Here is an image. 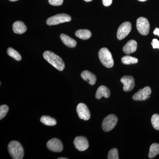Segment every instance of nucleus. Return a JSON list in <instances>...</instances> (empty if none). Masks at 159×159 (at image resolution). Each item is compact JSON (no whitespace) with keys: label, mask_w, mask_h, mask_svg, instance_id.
Instances as JSON below:
<instances>
[{"label":"nucleus","mask_w":159,"mask_h":159,"mask_svg":"<svg viewBox=\"0 0 159 159\" xmlns=\"http://www.w3.org/2000/svg\"><path fill=\"white\" fill-rule=\"evenodd\" d=\"M43 56L44 58L55 68L59 71L63 70L65 67L64 62L57 54L51 51H47L44 52Z\"/></svg>","instance_id":"obj_1"},{"label":"nucleus","mask_w":159,"mask_h":159,"mask_svg":"<svg viewBox=\"0 0 159 159\" xmlns=\"http://www.w3.org/2000/svg\"><path fill=\"white\" fill-rule=\"evenodd\" d=\"M8 151L12 158L22 159L24 156V150L22 146L17 141H11L8 145Z\"/></svg>","instance_id":"obj_2"},{"label":"nucleus","mask_w":159,"mask_h":159,"mask_svg":"<svg viewBox=\"0 0 159 159\" xmlns=\"http://www.w3.org/2000/svg\"><path fill=\"white\" fill-rule=\"evenodd\" d=\"M99 57L100 61L102 65L108 68H111L113 66L114 60L110 51L107 48H102L99 52Z\"/></svg>","instance_id":"obj_3"},{"label":"nucleus","mask_w":159,"mask_h":159,"mask_svg":"<svg viewBox=\"0 0 159 159\" xmlns=\"http://www.w3.org/2000/svg\"><path fill=\"white\" fill-rule=\"evenodd\" d=\"M71 17L68 15L62 13L54 15L49 18L47 20V25L49 26L55 25L58 24L70 21Z\"/></svg>","instance_id":"obj_4"},{"label":"nucleus","mask_w":159,"mask_h":159,"mask_svg":"<svg viewBox=\"0 0 159 159\" xmlns=\"http://www.w3.org/2000/svg\"><path fill=\"white\" fill-rule=\"evenodd\" d=\"M118 122V118L114 115H109L103 119L102 127L105 132H109L115 128Z\"/></svg>","instance_id":"obj_5"},{"label":"nucleus","mask_w":159,"mask_h":159,"mask_svg":"<svg viewBox=\"0 0 159 159\" xmlns=\"http://www.w3.org/2000/svg\"><path fill=\"white\" fill-rule=\"evenodd\" d=\"M137 28L139 33L143 35H146L148 34L150 29V24L147 19L141 17L137 20Z\"/></svg>","instance_id":"obj_6"},{"label":"nucleus","mask_w":159,"mask_h":159,"mask_svg":"<svg viewBox=\"0 0 159 159\" xmlns=\"http://www.w3.org/2000/svg\"><path fill=\"white\" fill-rule=\"evenodd\" d=\"M131 29V24L129 22H125L122 23L118 29L117 38L120 40L124 39L130 33Z\"/></svg>","instance_id":"obj_7"},{"label":"nucleus","mask_w":159,"mask_h":159,"mask_svg":"<svg viewBox=\"0 0 159 159\" xmlns=\"http://www.w3.org/2000/svg\"><path fill=\"white\" fill-rule=\"evenodd\" d=\"M151 89L149 87H145L143 89H140L137 93L133 96V99L136 101H143L150 97L151 94Z\"/></svg>","instance_id":"obj_8"},{"label":"nucleus","mask_w":159,"mask_h":159,"mask_svg":"<svg viewBox=\"0 0 159 159\" xmlns=\"http://www.w3.org/2000/svg\"><path fill=\"white\" fill-rule=\"evenodd\" d=\"M77 111L80 119L88 120L91 117L90 112L88 107L83 103H80L77 106Z\"/></svg>","instance_id":"obj_9"},{"label":"nucleus","mask_w":159,"mask_h":159,"mask_svg":"<svg viewBox=\"0 0 159 159\" xmlns=\"http://www.w3.org/2000/svg\"><path fill=\"white\" fill-rule=\"evenodd\" d=\"M47 145L49 150L54 152H61L63 148L62 142L59 139L56 138L49 140L47 143Z\"/></svg>","instance_id":"obj_10"},{"label":"nucleus","mask_w":159,"mask_h":159,"mask_svg":"<svg viewBox=\"0 0 159 159\" xmlns=\"http://www.w3.org/2000/svg\"><path fill=\"white\" fill-rule=\"evenodd\" d=\"M74 145L75 148L80 151H84L89 147V142L86 138L84 137L78 136L74 139Z\"/></svg>","instance_id":"obj_11"},{"label":"nucleus","mask_w":159,"mask_h":159,"mask_svg":"<svg viewBox=\"0 0 159 159\" xmlns=\"http://www.w3.org/2000/svg\"><path fill=\"white\" fill-rule=\"evenodd\" d=\"M121 82L123 84V90L125 92H129L132 90L134 87V80L130 76H125L121 78Z\"/></svg>","instance_id":"obj_12"},{"label":"nucleus","mask_w":159,"mask_h":159,"mask_svg":"<svg viewBox=\"0 0 159 159\" xmlns=\"http://www.w3.org/2000/svg\"><path fill=\"white\" fill-rule=\"evenodd\" d=\"M137 49V42L134 40H130L123 47V51L125 54H129L135 52Z\"/></svg>","instance_id":"obj_13"},{"label":"nucleus","mask_w":159,"mask_h":159,"mask_svg":"<svg viewBox=\"0 0 159 159\" xmlns=\"http://www.w3.org/2000/svg\"><path fill=\"white\" fill-rule=\"evenodd\" d=\"M81 77L84 80L87 81L90 85H94L97 81L96 76L90 71H83L81 74Z\"/></svg>","instance_id":"obj_14"},{"label":"nucleus","mask_w":159,"mask_h":159,"mask_svg":"<svg viewBox=\"0 0 159 159\" xmlns=\"http://www.w3.org/2000/svg\"><path fill=\"white\" fill-rule=\"evenodd\" d=\"M110 91L107 87L101 85L97 89L95 97L97 99H100L102 97L108 98L110 96Z\"/></svg>","instance_id":"obj_15"},{"label":"nucleus","mask_w":159,"mask_h":159,"mask_svg":"<svg viewBox=\"0 0 159 159\" xmlns=\"http://www.w3.org/2000/svg\"><path fill=\"white\" fill-rule=\"evenodd\" d=\"M13 32L16 34H22L27 31V27L23 22L17 21L13 24L12 26Z\"/></svg>","instance_id":"obj_16"},{"label":"nucleus","mask_w":159,"mask_h":159,"mask_svg":"<svg viewBox=\"0 0 159 159\" xmlns=\"http://www.w3.org/2000/svg\"><path fill=\"white\" fill-rule=\"evenodd\" d=\"M60 38L63 43L69 48H74L77 46V42L66 34H61Z\"/></svg>","instance_id":"obj_17"},{"label":"nucleus","mask_w":159,"mask_h":159,"mask_svg":"<svg viewBox=\"0 0 159 159\" xmlns=\"http://www.w3.org/2000/svg\"><path fill=\"white\" fill-rule=\"evenodd\" d=\"M77 37L83 40L88 39L92 36V33L87 29H80L75 33Z\"/></svg>","instance_id":"obj_18"},{"label":"nucleus","mask_w":159,"mask_h":159,"mask_svg":"<svg viewBox=\"0 0 159 159\" xmlns=\"http://www.w3.org/2000/svg\"><path fill=\"white\" fill-rule=\"evenodd\" d=\"M40 121L43 124L48 126H54L57 124L56 120L49 116H43L41 118Z\"/></svg>","instance_id":"obj_19"},{"label":"nucleus","mask_w":159,"mask_h":159,"mask_svg":"<svg viewBox=\"0 0 159 159\" xmlns=\"http://www.w3.org/2000/svg\"><path fill=\"white\" fill-rule=\"evenodd\" d=\"M159 153V144L157 143H153L150 146L149 149L148 157L152 159L157 156Z\"/></svg>","instance_id":"obj_20"},{"label":"nucleus","mask_w":159,"mask_h":159,"mask_svg":"<svg viewBox=\"0 0 159 159\" xmlns=\"http://www.w3.org/2000/svg\"><path fill=\"white\" fill-rule=\"evenodd\" d=\"M122 62L125 65L134 64L138 62V59L136 57L126 55L122 57Z\"/></svg>","instance_id":"obj_21"},{"label":"nucleus","mask_w":159,"mask_h":159,"mask_svg":"<svg viewBox=\"0 0 159 159\" xmlns=\"http://www.w3.org/2000/svg\"><path fill=\"white\" fill-rule=\"evenodd\" d=\"M7 54L9 56L14 58L16 60L20 61L22 59L21 56L17 51L12 48H9L7 50Z\"/></svg>","instance_id":"obj_22"},{"label":"nucleus","mask_w":159,"mask_h":159,"mask_svg":"<svg viewBox=\"0 0 159 159\" xmlns=\"http://www.w3.org/2000/svg\"><path fill=\"white\" fill-rule=\"evenodd\" d=\"M151 122L153 128L156 130H159V115L154 114L152 117Z\"/></svg>","instance_id":"obj_23"},{"label":"nucleus","mask_w":159,"mask_h":159,"mask_svg":"<svg viewBox=\"0 0 159 159\" xmlns=\"http://www.w3.org/2000/svg\"><path fill=\"white\" fill-rule=\"evenodd\" d=\"M108 159H119V155H118V151L117 148H114L111 149L109 152Z\"/></svg>","instance_id":"obj_24"},{"label":"nucleus","mask_w":159,"mask_h":159,"mask_svg":"<svg viewBox=\"0 0 159 159\" xmlns=\"http://www.w3.org/2000/svg\"><path fill=\"white\" fill-rule=\"evenodd\" d=\"M9 110V107L6 105H2L0 106V119L1 120L6 116Z\"/></svg>","instance_id":"obj_25"},{"label":"nucleus","mask_w":159,"mask_h":159,"mask_svg":"<svg viewBox=\"0 0 159 159\" xmlns=\"http://www.w3.org/2000/svg\"><path fill=\"white\" fill-rule=\"evenodd\" d=\"M49 4L53 6H61L63 2V0H48Z\"/></svg>","instance_id":"obj_26"},{"label":"nucleus","mask_w":159,"mask_h":159,"mask_svg":"<svg viewBox=\"0 0 159 159\" xmlns=\"http://www.w3.org/2000/svg\"><path fill=\"white\" fill-rule=\"evenodd\" d=\"M153 49H159V41L157 39H152V42L151 43Z\"/></svg>","instance_id":"obj_27"},{"label":"nucleus","mask_w":159,"mask_h":159,"mask_svg":"<svg viewBox=\"0 0 159 159\" xmlns=\"http://www.w3.org/2000/svg\"><path fill=\"white\" fill-rule=\"evenodd\" d=\"M102 4L104 6L107 7L111 6L112 3V0H102Z\"/></svg>","instance_id":"obj_28"},{"label":"nucleus","mask_w":159,"mask_h":159,"mask_svg":"<svg viewBox=\"0 0 159 159\" xmlns=\"http://www.w3.org/2000/svg\"><path fill=\"white\" fill-rule=\"evenodd\" d=\"M154 34L155 35H157L159 36V29L158 28H156L154 31H153Z\"/></svg>","instance_id":"obj_29"},{"label":"nucleus","mask_w":159,"mask_h":159,"mask_svg":"<svg viewBox=\"0 0 159 159\" xmlns=\"http://www.w3.org/2000/svg\"><path fill=\"white\" fill-rule=\"evenodd\" d=\"M84 1L86 2H90L91 1H93V0H84Z\"/></svg>","instance_id":"obj_30"},{"label":"nucleus","mask_w":159,"mask_h":159,"mask_svg":"<svg viewBox=\"0 0 159 159\" xmlns=\"http://www.w3.org/2000/svg\"><path fill=\"white\" fill-rule=\"evenodd\" d=\"M138 1H140V2H145V1H147V0H138Z\"/></svg>","instance_id":"obj_31"},{"label":"nucleus","mask_w":159,"mask_h":159,"mask_svg":"<svg viewBox=\"0 0 159 159\" xmlns=\"http://www.w3.org/2000/svg\"><path fill=\"white\" fill-rule=\"evenodd\" d=\"M68 159V158H66V157H64V158L61 157V158H58V159Z\"/></svg>","instance_id":"obj_32"},{"label":"nucleus","mask_w":159,"mask_h":159,"mask_svg":"<svg viewBox=\"0 0 159 159\" xmlns=\"http://www.w3.org/2000/svg\"><path fill=\"white\" fill-rule=\"evenodd\" d=\"M9 1H11V2H16V1H17L18 0H9Z\"/></svg>","instance_id":"obj_33"}]
</instances>
